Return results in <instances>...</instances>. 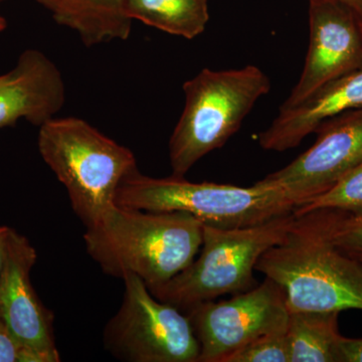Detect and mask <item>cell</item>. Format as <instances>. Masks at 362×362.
<instances>
[{
	"label": "cell",
	"mask_w": 362,
	"mask_h": 362,
	"mask_svg": "<svg viewBox=\"0 0 362 362\" xmlns=\"http://www.w3.org/2000/svg\"><path fill=\"white\" fill-rule=\"evenodd\" d=\"M204 223L180 211H147L114 204L86 228L90 258L107 275H135L156 289L187 268L199 254Z\"/></svg>",
	"instance_id": "cell-1"
},
{
	"label": "cell",
	"mask_w": 362,
	"mask_h": 362,
	"mask_svg": "<svg viewBox=\"0 0 362 362\" xmlns=\"http://www.w3.org/2000/svg\"><path fill=\"white\" fill-rule=\"evenodd\" d=\"M331 209L296 214L289 232L256 270L277 283L289 312L362 310V262L330 238Z\"/></svg>",
	"instance_id": "cell-2"
},
{
	"label": "cell",
	"mask_w": 362,
	"mask_h": 362,
	"mask_svg": "<svg viewBox=\"0 0 362 362\" xmlns=\"http://www.w3.org/2000/svg\"><path fill=\"white\" fill-rule=\"evenodd\" d=\"M39 128L40 156L89 228L116 204L121 183L137 170L134 153L78 117H54Z\"/></svg>",
	"instance_id": "cell-3"
},
{
	"label": "cell",
	"mask_w": 362,
	"mask_h": 362,
	"mask_svg": "<svg viewBox=\"0 0 362 362\" xmlns=\"http://www.w3.org/2000/svg\"><path fill=\"white\" fill-rule=\"evenodd\" d=\"M185 108L168 143L171 175L185 177L206 154L221 148L239 131L271 82L261 69H204L182 86Z\"/></svg>",
	"instance_id": "cell-4"
},
{
	"label": "cell",
	"mask_w": 362,
	"mask_h": 362,
	"mask_svg": "<svg viewBox=\"0 0 362 362\" xmlns=\"http://www.w3.org/2000/svg\"><path fill=\"white\" fill-rule=\"evenodd\" d=\"M116 204L147 211H180L204 225L246 228L293 213L294 202L277 187L259 180L251 187L192 182L185 177H150L139 169L117 192Z\"/></svg>",
	"instance_id": "cell-5"
},
{
	"label": "cell",
	"mask_w": 362,
	"mask_h": 362,
	"mask_svg": "<svg viewBox=\"0 0 362 362\" xmlns=\"http://www.w3.org/2000/svg\"><path fill=\"white\" fill-rule=\"evenodd\" d=\"M295 218L293 211L246 228L204 225L202 247L192 263L150 292L185 313L202 302L249 291L258 285L254 271L259 259L284 239Z\"/></svg>",
	"instance_id": "cell-6"
},
{
	"label": "cell",
	"mask_w": 362,
	"mask_h": 362,
	"mask_svg": "<svg viewBox=\"0 0 362 362\" xmlns=\"http://www.w3.org/2000/svg\"><path fill=\"white\" fill-rule=\"evenodd\" d=\"M122 280L123 302L105 326V349L128 362H199V344L187 314L156 299L135 275Z\"/></svg>",
	"instance_id": "cell-7"
},
{
	"label": "cell",
	"mask_w": 362,
	"mask_h": 362,
	"mask_svg": "<svg viewBox=\"0 0 362 362\" xmlns=\"http://www.w3.org/2000/svg\"><path fill=\"white\" fill-rule=\"evenodd\" d=\"M185 314L199 341V362H225L256 338L287 328L289 317L284 290L267 277L249 291L202 302Z\"/></svg>",
	"instance_id": "cell-8"
},
{
	"label": "cell",
	"mask_w": 362,
	"mask_h": 362,
	"mask_svg": "<svg viewBox=\"0 0 362 362\" xmlns=\"http://www.w3.org/2000/svg\"><path fill=\"white\" fill-rule=\"evenodd\" d=\"M315 143L284 168L264 180L303 206L334 187L362 162V108L321 124Z\"/></svg>",
	"instance_id": "cell-9"
},
{
	"label": "cell",
	"mask_w": 362,
	"mask_h": 362,
	"mask_svg": "<svg viewBox=\"0 0 362 362\" xmlns=\"http://www.w3.org/2000/svg\"><path fill=\"white\" fill-rule=\"evenodd\" d=\"M37 257L30 240L11 228L0 274V318L25 350L26 362H59L54 314L30 280Z\"/></svg>",
	"instance_id": "cell-10"
},
{
	"label": "cell",
	"mask_w": 362,
	"mask_h": 362,
	"mask_svg": "<svg viewBox=\"0 0 362 362\" xmlns=\"http://www.w3.org/2000/svg\"><path fill=\"white\" fill-rule=\"evenodd\" d=\"M310 42L301 77L280 108L297 106L319 88L362 68V18L334 0H309Z\"/></svg>",
	"instance_id": "cell-11"
},
{
	"label": "cell",
	"mask_w": 362,
	"mask_h": 362,
	"mask_svg": "<svg viewBox=\"0 0 362 362\" xmlns=\"http://www.w3.org/2000/svg\"><path fill=\"white\" fill-rule=\"evenodd\" d=\"M66 99L65 81L56 64L39 49H25L14 68L0 75V129L21 119L40 127L58 115Z\"/></svg>",
	"instance_id": "cell-12"
},
{
	"label": "cell",
	"mask_w": 362,
	"mask_h": 362,
	"mask_svg": "<svg viewBox=\"0 0 362 362\" xmlns=\"http://www.w3.org/2000/svg\"><path fill=\"white\" fill-rule=\"evenodd\" d=\"M362 108V68L335 78L292 108H280L278 116L259 134V146L283 152L301 144L329 119Z\"/></svg>",
	"instance_id": "cell-13"
},
{
	"label": "cell",
	"mask_w": 362,
	"mask_h": 362,
	"mask_svg": "<svg viewBox=\"0 0 362 362\" xmlns=\"http://www.w3.org/2000/svg\"><path fill=\"white\" fill-rule=\"evenodd\" d=\"M52 14L58 25L77 33L86 47L126 40L132 30L125 0H65Z\"/></svg>",
	"instance_id": "cell-14"
},
{
	"label": "cell",
	"mask_w": 362,
	"mask_h": 362,
	"mask_svg": "<svg viewBox=\"0 0 362 362\" xmlns=\"http://www.w3.org/2000/svg\"><path fill=\"white\" fill-rule=\"evenodd\" d=\"M340 312H289L290 362H340Z\"/></svg>",
	"instance_id": "cell-15"
},
{
	"label": "cell",
	"mask_w": 362,
	"mask_h": 362,
	"mask_svg": "<svg viewBox=\"0 0 362 362\" xmlns=\"http://www.w3.org/2000/svg\"><path fill=\"white\" fill-rule=\"evenodd\" d=\"M125 13L169 35L194 40L209 23V0H125Z\"/></svg>",
	"instance_id": "cell-16"
},
{
	"label": "cell",
	"mask_w": 362,
	"mask_h": 362,
	"mask_svg": "<svg viewBox=\"0 0 362 362\" xmlns=\"http://www.w3.org/2000/svg\"><path fill=\"white\" fill-rule=\"evenodd\" d=\"M317 209H334L344 213L362 214V162L343 176L325 194L319 195L303 206L294 209L295 214H303Z\"/></svg>",
	"instance_id": "cell-17"
},
{
	"label": "cell",
	"mask_w": 362,
	"mask_h": 362,
	"mask_svg": "<svg viewBox=\"0 0 362 362\" xmlns=\"http://www.w3.org/2000/svg\"><path fill=\"white\" fill-rule=\"evenodd\" d=\"M225 362H290L287 328L256 338L226 357Z\"/></svg>",
	"instance_id": "cell-18"
},
{
	"label": "cell",
	"mask_w": 362,
	"mask_h": 362,
	"mask_svg": "<svg viewBox=\"0 0 362 362\" xmlns=\"http://www.w3.org/2000/svg\"><path fill=\"white\" fill-rule=\"evenodd\" d=\"M330 238L340 251L362 262V214L331 209Z\"/></svg>",
	"instance_id": "cell-19"
},
{
	"label": "cell",
	"mask_w": 362,
	"mask_h": 362,
	"mask_svg": "<svg viewBox=\"0 0 362 362\" xmlns=\"http://www.w3.org/2000/svg\"><path fill=\"white\" fill-rule=\"evenodd\" d=\"M0 362H26L25 350L0 318Z\"/></svg>",
	"instance_id": "cell-20"
},
{
	"label": "cell",
	"mask_w": 362,
	"mask_h": 362,
	"mask_svg": "<svg viewBox=\"0 0 362 362\" xmlns=\"http://www.w3.org/2000/svg\"><path fill=\"white\" fill-rule=\"evenodd\" d=\"M340 362H362V338L341 337Z\"/></svg>",
	"instance_id": "cell-21"
},
{
	"label": "cell",
	"mask_w": 362,
	"mask_h": 362,
	"mask_svg": "<svg viewBox=\"0 0 362 362\" xmlns=\"http://www.w3.org/2000/svg\"><path fill=\"white\" fill-rule=\"evenodd\" d=\"M11 232V228L8 226H0V274H1L4 259H6L7 242H8Z\"/></svg>",
	"instance_id": "cell-22"
},
{
	"label": "cell",
	"mask_w": 362,
	"mask_h": 362,
	"mask_svg": "<svg viewBox=\"0 0 362 362\" xmlns=\"http://www.w3.org/2000/svg\"><path fill=\"white\" fill-rule=\"evenodd\" d=\"M2 1H6V0H0V2ZM35 1H37L40 6L45 7V8L49 9V11L52 13V11H56L65 0H35Z\"/></svg>",
	"instance_id": "cell-23"
},
{
	"label": "cell",
	"mask_w": 362,
	"mask_h": 362,
	"mask_svg": "<svg viewBox=\"0 0 362 362\" xmlns=\"http://www.w3.org/2000/svg\"><path fill=\"white\" fill-rule=\"evenodd\" d=\"M334 1L341 2L345 6L351 7L362 18V0H334Z\"/></svg>",
	"instance_id": "cell-24"
},
{
	"label": "cell",
	"mask_w": 362,
	"mask_h": 362,
	"mask_svg": "<svg viewBox=\"0 0 362 362\" xmlns=\"http://www.w3.org/2000/svg\"><path fill=\"white\" fill-rule=\"evenodd\" d=\"M7 28V21L6 20V18H4V16H1L0 14V35H2V33L4 32V30H6Z\"/></svg>",
	"instance_id": "cell-25"
}]
</instances>
